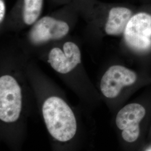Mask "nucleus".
Wrapping results in <instances>:
<instances>
[{"instance_id": "obj_5", "label": "nucleus", "mask_w": 151, "mask_h": 151, "mask_svg": "<svg viewBox=\"0 0 151 151\" xmlns=\"http://www.w3.org/2000/svg\"><path fill=\"white\" fill-rule=\"evenodd\" d=\"M137 75L133 70L123 65L111 66L103 76L100 90L103 96L109 100L119 97L125 88L135 83Z\"/></svg>"}, {"instance_id": "obj_7", "label": "nucleus", "mask_w": 151, "mask_h": 151, "mask_svg": "<svg viewBox=\"0 0 151 151\" xmlns=\"http://www.w3.org/2000/svg\"><path fill=\"white\" fill-rule=\"evenodd\" d=\"M48 62L57 72L67 74L81 63V51L75 43L65 42L62 48L55 47L50 50Z\"/></svg>"}, {"instance_id": "obj_6", "label": "nucleus", "mask_w": 151, "mask_h": 151, "mask_svg": "<svg viewBox=\"0 0 151 151\" xmlns=\"http://www.w3.org/2000/svg\"><path fill=\"white\" fill-rule=\"evenodd\" d=\"M69 30V25L66 22L44 16L34 24L29 32V40L33 44L40 45L60 39L67 35Z\"/></svg>"}, {"instance_id": "obj_3", "label": "nucleus", "mask_w": 151, "mask_h": 151, "mask_svg": "<svg viewBox=\"0 0 151 151\" xmlns=\"http://www.w3.org/2000/svg\"><path fill=\"white\" fill-rule=\"evenodd\" d=\"M124 40L130 48L139 53L151 50V15L139 12L132 16L124 32Z\"/></svg>"}, {"instance_id": "obj_1", "label": "nucleus", "mask_w": 151, "mask_h": 151, "mask_svg": "<svg viewBox=\"0 0 151 151\" xmlns=\"http://www.w3.org/2000/svg\"><path fill=\"white\" fill-rule=\"evenodd\" d=\"M40 112L52 151H83L88 147V119H83L65 98L42 96Z\"/></svg>"}, {"instance_id": "obj_4", "label": "nucleus", "mask_w": 151, "mask_h": 151, "mask_svg": "<svg viewBox=\"0 0 151 151\" xmlns=\"http://www.w3.org/2000/svg\"><path fill=\"white\" fill-rule=\"evenodd\" d=\"M144 106L138 103H130L120 109L116 114L114 123L123 142L132 143L140 135L139 124L146 115Z\"/></svg>"}, {"instance_id": "obj_10", "label": "nucleus", "mask_w": 151, "mask_h": 151, "mask_svg": "<svg viewBox=\"0 0 151 151\" xmlns=\"http://www.w3.org/2000/svg\"><path fill=\"white\" fill-rule=\"evenodd\" d=\"M6 6L3 0H0V22L2 23L5 16Z\"/></svg>"}, {"instance_id": "obj_2", "label": "nucleus", "mask_w": 151, "mask_h": 151, "mask_svg": "<svg viewBox=\"0 0 151 151\" xmlns=\"http://www.w3.org/2000/svg\"><path fill=\"white\" fill-rule=\"evenodd\" d=\"M23 89L15 77H0V138L11 151H22L27 134Z\"/></svg>"}, {"instance_id": "obj_9", "label": "nucleus", "mask_w": 151, "mask_h": 151, "mask_svg": "<svg viewBox=\"0 0 151 151\" xmlns=\"http://www.w3.org/2000/svg\"><path fill=\"white\" fill-rule=\"evenodd\" d=\"M43 0H24L22 19L27 25L34 24L42 12Z\"/></svg>"}, {"instance_id": "obj_8", "label": "nucleus", "mask_w": 151, "mask_h": 151, "mask_svg": "<svg viewBox=\"0 0 151 151\" xmlns=\"http://www.w3.org/2000/svg\"><path fill=\"white\" fill-rule=\"evenodd\" d=\"M132 16V11L124 7L112 8L109 12L105 26V32L110 36H118L124 33Z\"/></svg>"}]
</instances>
